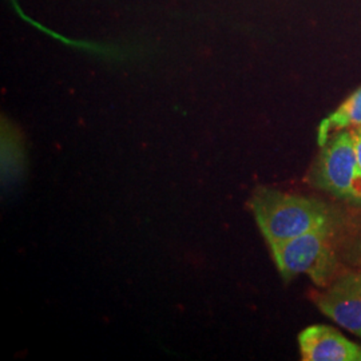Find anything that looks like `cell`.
<instances>
[{"mask_svg":"<svg viewBox=\"0 0 361 361\" xmlns=\"http://www.w3.org/2000/svg\"><path fill=\"white\" fill-rule=\"evenodd\" d=\"M250 207L269 246L336 224L332 210L323 201L269 188H258L250 198Z\"/></svg>","mask_w":361,"mask_h":361,"instance_id":"1","label":"cell"},{"mask_svg":"<svg viewBox=\"0 0 361 361\" xmlns=\"http://www.w3.org/2000/svg\"><path fill=\"white\" fill-rule=\"evenodd\" d=\"M313 176L320 189L361 207V169L349 130L336 131L324 143Z\"/></svg>","mask_w":361,"mask_h":361,"instance_id":"3","label":"cell"},{"mask_svg":"<svg viewBox=\"0 0 361 361\" xmlns=\"http://www.w3.org/2000/svg\"><path fill=\"white\" fill-rule=\"evenodd\" d=\"M304 361H361V347L328 325H312L298 335Z\"/></svg>","mask_w":361,"mask_h":361,"instance_id":"5","label":"cell"},{"mask_svg":"<svg viewBox=\"0 0 361 361\" xmlns=\"http://www.w3.org/2000/svg\"><path fill=\"white\" fill-rule=\"evenodd\" d=\"M350 135H352V141H353V149H355V155L357 159V164L361 169V126H356L349 129Z\"/></svg>","mask_w":361,"mask_h":361,"instance_id":"7","label":"cell"},{"mask_svg":"<svg viewBox=\"0 0 361 361\" xmlns=\"http://www.w3.org/2000/svg\"><path fill=\"white\" fill-rule=\"evenodd\" d=\"M313 301L325 316L361 337V271L336 276L324 292L314 293Z\"/></svg>","mask_w":361,"mask_h":361,"instance_id":"4","label":"cell"},{"mask_svg":"<svg viewBox=\"0 0 361 361\" xmlns=\"http://www.w3.org/2000/svg\"><path fill=\"white\" fill-rule=\"evenodd\" d=\"M336 224H328L296 238L269 246L277 269L289 281L298 274H308L317 286H328L336 277Z\"/></svg>","mask_w":361,"mask_h":361,"instance_id":"2","label":"cell"},{"mask_svg":"<svg viewBox=\"0 0 361 361\" xmlns=\"http://www.w3.org/2000/svg\"><path fill=\"white\" fill-rule=\"evenodd\" d=\"M356 126H361V86L353 91L332 114L323 119L317 131V142L322 147L336 131Z\"/></svg>","mask_w":361,"mask_h":361,"instance_id":"6","label":"cell"}]
</instances>
